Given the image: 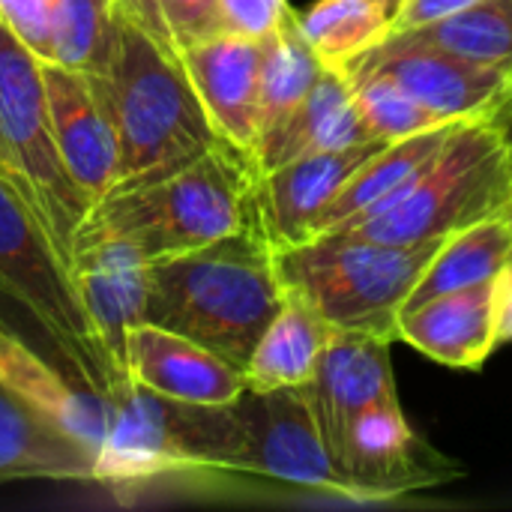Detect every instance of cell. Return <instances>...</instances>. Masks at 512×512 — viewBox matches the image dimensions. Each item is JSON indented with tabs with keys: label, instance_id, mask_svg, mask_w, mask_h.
Here are the masks:
<instances>
[{
	"label": "cell",
	"instance_id": "obj_1",
	"mask_svg": "<svg viewBox=\"0 0 512 512\" xmlns=\"http://www.w3.org/2000/svg\"><path fill=\"white\" fill-rule=\"evenodd\" d=\"M258 177L255 153L219 138L201 153L120 180L93 201L75 246L114 237L147 261L201 249L258 225Z\"/></svg>",
	"mask_w": 512,
	"mask_h": 512
},
{
	"label": "cell",
	"instance_id": "obj_2",
	"mask_svg": "<svg viewBox=\"0 0 512 512\" xmlns=\"http://www.w3.org/2000/svg\"><path fill=\"white\" fill-rule=\"evenodd\" d=\"M285 285L258 225L147 264L144 324L186 336L246 372Z\"/></svg>",
	"mask_w": 512,
	"mask_h": 512
},
{
	"label": "cell",
	"instance_id": "obj_3",
	"mask_svg": "<svg viewBox=\"0 0 512 512\" xmlns=\"http://www.w3.org/2000/svg\"><path fill=\"white\" fill-rule=\"evenodd\" d=\"M96 78L120 144V180L201 153L222 138L192 87L180 51L120 12H114L108 66Z\"/></svg>",
	"mask_w": 512,
	"mask_h": 512
},
{
	"label": "cell",
	"instance_id": "obj_4",
	"mask_svg": "<svg viewBox=\"0 0 512 512\" xmlns=\"http://www.w3.org/2000/svg\"><path fill=\"white\" fill-rule=\"evenodd\" d=\"M0 294L15 300L45 333L66 375L93 396L114 399L132 381L93 327L69 267L24 207L0 180Z\"/></svg>",
	"mask_w": 512,
	"mask_h": 512
},
{
	"label": "cell",
	"instance_id": "obj_5",
	"mask_svg": "<svg viewBox=\"0 0 512 512\" xmlns=\"http://www.w3.org/2000/svg\"><path fill=\"white\" fill-rule=\"evenodd\" d=\"M510 192L512 165L495 120H465L393 207L336 234L390 246L444 240L501 213Z\"/></svg>",
	"mask_w": 512,
	"mask_h": 512
},
{
	"label": "cell",
	"instance_id": "obj_6",
	"mask_svg": "<svg viewBox=\"0 0 512 512\" xmlns=\"http://www.w3.org/2000/svg\"><path fill=\"white\" fill-rule=\"evenodd\" d=\"M441 243L390 246L324 234L276 252V270L282 285L306 297L333 327L399 339V312Z\"/></svg>",
	"mask_w": 512,
	"mask_h": 512
},
{
	"label": "cell",
	"instance_id": "obj_7",
	"mask_svg": "<svg viewBox=\"0 0 512 512\" xmlns=\"http://www.w3.org/2000/svg\"><path fill=\"white\" fill-rule=\"evenodd\" d=\"M0 180L33 213L54 252L72 267L78 228L93 201L72 183L60 162L42 60L0 21Z\"/></svg>",
	"mask_w": 512,
	"mask_h": 512
},
{
	"label": "cell",
	"instance_id": "obj_8",
	"mask_svg": "<svg viewBox=\"0 0 512 512\" xmlns=\"http://www.w3.org/2000/svg\"><path fill=\"white\" fill-rule=\"evenodd\" d=\"M204 468L354 501L318 432L306 387H246L237 399L210 405Z\"/></svg>",
	"mask_w": 512,
	"mask_h": 512
},
{
	"label": "cell",
	"instance_id": "obj_9",
	"mask_svg": "<svg viewBox=\"0 0 512 512\" xmlns=\"http://www.w3.org/2000/svg\"><path fill=\"white\" fill-rule=\"evenodd\" d=\"M336 468L357 504L396 501L465 474L459 462L438 453L408 426L399 399L372 405L351 423Z\"/></svg>",
	"mask_w": 512,
	"mask_h": 512
},
{
	"label": "cell",
	"instance_id": "obj_10",
	"mask_svg": "<svg viewBox=\"0 0 512 512\" xmlns=\"http://www.w3.org/2000/svg\"><path fill=\"white\" fill-rule=\"evenodd\" d=\"M345 69L390 75L444 120H492L512 99V72L456 57L405 33H390Z\"/></svg>",
	"mask_w": 512,
	"mask_h": 512
},
{
	"label": "cell",
	"instance_id": "obj_11",
	"mask_svg": "<svg viewBox=\"0 0 512 512\" xmlns=\"http://www.w3.org/2000/svg\"><path fill=\"white\" fill-rule=\"evenodd\" d=\"M390 342L378 333L333 327L312 381L306 384L318 432L339 462L351 423L372 405L399 399Z\"/></svg>",
	"mask_w": 512,
	"mask_h": 512
},
{
	"label": "cell",
	"instance_id": "obj_12",
	"mask_svg": "<svg viewBox=\"0 0 512 512\" xmlns=\"http://www.w3.org/2000/svg\"><path fill=\"white\" fill-rule=\"evenodd\" d=\"M51 135L72 183L99 201L120 180V144L96 75L42 60Z\"/></svg>",
	"mask_w": 512,
	"mask_h": 512
},
{
	"label": "cell",
	"instance_id": "obj_13",
	"mask_svg": "<svg viewBox=\"0 0 512 512\" xmlns=\"http://www.w3.org/2000/svg\"><path fill=\"white\" fill-rule=\"evenodd\" d=\"M390 141H366L342 150L309 153L273 171H261L255 186L258 228L276 252L315 240V225L351 174Z\"/></svg>",
	"mask_w": 512,
	"mask_h": 512
},
{
	"label": "cell",
	"instance_id": "obj_14",
	"mask_svg": "<svg viewBox=\"0 0 512 512\" xmlns=\"http://www.w3.org/2000/svg\"><path fill=\"white\" fill-rule=\"evenodd\" d=\"M126 372L135 387L192 405H222L246 390V375L237 366L156 324L129 330Z\"/></svg>",
	"mask_w": 512,
	"mask_h": 512
},
{
	"label": "cell",
	"instance_id": "obj_15",
	"mask_svg": "<svg viewBox=\"0 0 512 512\" xmlns=\"http://www.w3.org/2000/svg\"><path fill=\"white\" fill-rule=\"evenodd\" d=\"M180 57L216 132L255 153L264 39L213 33L180 48Z\"/></svg>",
	"mask_w": 512,
	"mask_h": 512
},
{
	"label": "cell",
	"instance_id": "obj_16",
	"mask_svg": "<svg viewBox=\"0 0 512 512\" xmlns=\"http://www.w3.org/2000/svg\"><path fill=\"white\" fill-rule=\"evenodd\" d=\"M147 258L129 243L102 237L78 243L72 252V282L78 297L99 330L105 348L126 372V336L135 324H144L147 303ZM129 375V372H126Z\"/></svg>",
	"mask_w": 512,
	"mask_h": 512
},
{
	"label": "cell",
	"instance_id": "obj_17",
	"mask_svg": "<svg viewBox=\"0 0 512 512\" xmlns=\"http://www.w3.org/2000/svg\"><path fill=\"white\" fill-rule=\"evenodd\" d=\"M0 384L30 405L51 426L84 444L99 465V453L111 423V402L84 387H72L66 375L51 369L33 348L0 330Z\"/></svg>",
	"mask_w": 512,
	"mask_h": 512
},
{
	"label": "cell",
	"instance_id": "obj_18",
	"mask_svg": "<svg viewBox=\"0 0 512 512\" xmlns=\"http://www.w3.org/2000/svg\"><path fill=\"white\" fill-rule=\"evenodd\" d=\"M396 336L450 369H483L498 348L495 279L417 306L399 318Z\"/></svg>",
	"mask_w": 512,
	"mask_h": 512
},
{
	"label": "cell",
	"instance_id": "obj_19",
	"mask_svg": "<svg viewBox=\"0 0 512 512\" xmlns=\"http://www.w3.org/2000/svg\"><path fill=\"white\" fill-rule=\"evenodd\" d=\"M366 141L375 138L357 111L354 90L345 72L324 66L306 99L297 105V111L255 147V159L261 171H273L309 153L342 150Z\"/></svg>",
	"mask_w": 512,
	"mask_h": 512
},
{
	"label": "cell",
	"instance_id": "obj_20",
	"mask_svg": "<svg viewBox=\"0 0 512 512\" xmlns=\"http://www.w3.org/2000/svg\"><path fill=\"white\" fill-rule=\"evenodd\" d=\"M459 123H465V120H459ZM459 123H447V126L384 144L375 156H369L351 174V180L339 189V195L330 201V207L321 213V219L315 225V240L324 234L348 231V228L384 213L387 207H393L402 198V192L411 186L417 171L441 150V144L453 135V129Z\"/></svg>",
	"mask_w": 512,
	"mask_h": 512
},
{
	"label": "cell",
	"instance_id": "obj_21",
	"mask_svg": "<svg viewBox=\"0 0 512 512\" xmlns=\"http://www.w3.org/2000/svg\"><path fill=\"white\" fill-rule=\"evenodd\" d=\"M99 483L96 456L0 384V483Z\"/></svg>",
	"mask_w": 512,
	"mask_h": 512
},
{
	"label": "cell",
	"instance_id": "obj_22",
	"mask_svg": "<svg viewBox=\"0 0 512 512\" xmlns=\"http://www.w3.org/2000/svg\"><path fill=\"white\" fill-rule=\"evenodd\" d=\"M333 333V324L297 291L285 288V300L276 318L267 324L258 339L252 360L246 366L249 390H279V387H306L318 369L324 345Z\"/></svg>",
	"mask_w": 512,
	"mask_h": 512
},
{
	"label": "cell",
	"instance_id": "obj_23",
	"mask_svg": "<svg viewBox=\"0 0 512 512\" xmlns=\"http://www.w3.org/2000/svg\"><path fill=\"white\" fill-rule=\"evenodd\" d=\"M510 255L512 231L504 213H495L477 225H468V228L444 237L441 249L435 252V258L417 279L414 291L408 294L399 318L435 297L495 279L507 267Z\"/></svg>",
	"mask_w": 512,
	"mask_h": 512
},
{
	"label": "cell",
	"instance_id": "obj_24",
	"mask_svg": "<svg viewBox=\"0 0 512 512\" xmlns=\"http://www.w3.org/2000/svg\"><path fill=\"white\" fill-rule=\"evenodd\" d=\"M324 63L306 42L297 12L291 9L288 18L279 24L276 33L264 39V60H261V87H258V138L255 147L270 138L306 99L312 84L318 81Z\"/></svg>",
	"mask_w": 512,
	"mask_h": 512
},
{
	"label": "cell",
	"instance_id": "obj_25",
	"mask_svg": "<svg viewBox=\"0 0 512 512\" xmlns=\"http://www.w3.org/2000/svg\"><path fill=\"white\" fill-rule=\"evenodd\" d=\"M297 24L321 63L342 72L393 33V12L381 0H318Z\"/></svg>",
	"mask_w": 512,
	"mask_h": 512
},
{
	"label": "cell",
	"instance_id": "obj_26",
	"mask_svg": "<svg viewBox=\"0 0 512 512\" xmlns=\"http://www.w3.org/2000/svg\"><path fill=\"white\" fill-rule=\"evenodd\" d=\"M405 36L456 57L512 72V0H480Z\"/></svg>",
	"mask_w": 512,
	"mask_h": 512
},
{
	"label": "cell",
	"instance_id": "obj_27",
	"mask_svg": "<svg viewBox=\"0 0 512 512\" xmlns=\"http://www.w3.org/2000/svg\"><path fill=\"white\" fill-rule=\"evenodd\" d=\"M345 78L354 90L357 111L372 132V138L381 141H402L447 123L459 120H444L441 114L429 111L423 102H417L399 81L378 69H345Z\"/></svg>",
	"mask_w": 512,
	"mask_h": 512
},
{
	"label": "cell",
	"instance_id": "obj_28",
	"mask_svg": "<svg viewBox=\"0 0 512 512\" xmlns=\"http://www.w3.org/2000/svg\"><path fill=\"white\" fill-rule=\"evenodd\" d=\"M114 42L111 0H51V63L102 75Z\"/></svg>",
	"mask_w": 512,
	"mask_h": 512
},
{
	"label": "cell",
	"instance_id": "obj_29",
	"mask_svg": "<svg viewBox=\"0 0 512 512\" xmlns=\"http://www.w3.org/2000/svg\"><path fill=\"white\" fill-rule=\"evenodd\" d=\"M288 0H219L222 33L267 39L288 18Z\"/></svg>",
	"mask_w": 512,
	"mask_h": 512
},
{
	"label": "cell",
	"instance_id": "obj_30",
	"mask_svg": "<svg viewBox=\"0 0 512 512\" xmlns=\"http://www.w3.org/2000/svg\"><path fill=\"white\" fill-rule=\"evenodd\" d=\"M0 21L39 57H51V0H0Z\"/></svg>",
	"mask_w": 512,
	"mask_h": 512
},
{
	"label": "cell",
	"instance_id": "obj_31",
	"mask_svg": "<svg viewBox=\"0 0 512 512\" xmlns=\"http://www.w3.org/2000/svg\"><path fill=\"white\" fill-rule=\"evenodd\" d=\"M162 15L168 21L171 39L180 48L207 39L213 33H222L219 21V0H159Z\"/></svg>",
	"mask_w": 512,
	"mask_h": 512
},
{
	"label": "cell",
	"instance_id": "obj_32",
	"mask_svg": "<svg viewBox=\"0 0 512 512\" xmlns=\"http://www.w3.org/2000/svg\"><path fill=\"white\" fill-rule=\"evenodd\" d=\"M480 0H402L399 12L393 15V33H408L423 24H432L444 15L468 9Z\"/></svg>",
	"mask_w": 512,
	"mask_h": 512
},
{
	"label": "cell",
	"instance_id": "obj_33",
	"mask_svg": "<svg viewBox=\"0 0 512 512\" xmlns=\"http://www.w3.org/2000/svg\"><path fill=\"white\" fill-rule=\"evenodd\" d=\"M111 6H114V12H120L123 18H129L132 24H138V27H141L144 33H150L153 39H159V42H165V45H174L159 0H111ZM174 48H177V45H174Z\"/></svg>",
	"mask_w": 512,
	"mask_h": 512
},
{
	"label": "cell",
	"instance_id": "obj_34",
	"mask_svg": "<svg viewBox=\"0 0 512 512\" xmlns=\"http://www.w3.org/2000/svg\"><path fill=\"white\" fill-rule=\"evenodd\" d=\"M495 339L512 342V264L495 276Z\"/></svg>",
	"mask_w": 512,
	"mask_h": 512
},
{
	"label": "cell",
	"instance_id": "obj_35",
	"mask_svg": "<svg viewBox=\"0 0 512 512\" xmlns=\"http://www.w3.org/2000/svg\"><path fill=\"white\" fill-rule=\"evenodd\" d=\"M495 120V126H498V132H501V141H504V147H507V156H510V165H512V99L492 117Z\"/></svg>",
	"mask_w": 512,
	"mask_h": 512
},
{
	"label": "cell",
	"instance_id": "obj_36",
	"mask_svg": "<svg viewBox=\"0 0 512 512\" xmlns=\"http://www.w3.org/2000/svg\"><path fill=\"white\" fill-rule=\"evenodd\" d=\"M504 219H507V225H510V231H512V192H510V198H507V204H504Z\"/></svg>",
	"mask_w": 512,
	"mask_h": 512
},
{
	"label": "cell",
	"instance_id": "obj_37",
	"mask_svg": "<svg viewBox=\"0 0 512 512\" xmlns=\"http://www.w3.org/2000/svg\"><path fill=\"white\" fill-rule=\"evenodd\" d=\"M381 3H384L393 15H396V12H399V6H402V0H381Z\"/></svg>",
	"mask_w": 512,
	"mask_h": 512
},
{
	"label": "cell",
	"instance_id": "obj_38",
	"mask_svg": "<svg viewBox=\"0 0 512 512\" xmlns=\"http://www.w3.org/2000/svg\"><path fill=\"white\" fill-rule=\"evenodd\" d=\"M507 264H512V255H510V261H507Z\"/></svg>",
	"mask_w": 512,
	"mask_h": 512
}]
</instances>
